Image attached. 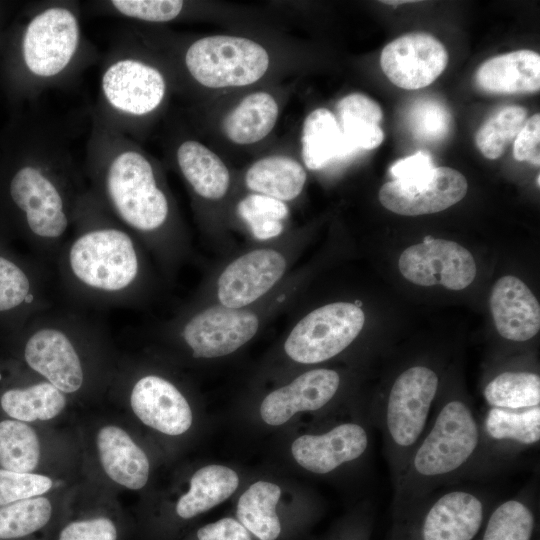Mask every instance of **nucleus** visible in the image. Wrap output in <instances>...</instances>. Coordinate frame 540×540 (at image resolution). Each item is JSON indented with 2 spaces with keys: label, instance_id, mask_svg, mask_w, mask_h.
I'll return each mask as SVG.
<instances>
[{
  "label": "nucleus",
  "instance_id": "nucleus-37",
  "mask_svg": "<svg viewBox=\"0 0 540 540\" xmlns=\"http://www.w3.org/2000/svg\"><path fill=\"white\" fill-rule=\"evenodd\" d=\"M287 205L261 194H251L237 205V213L259 240L274 238L283 231L282 220L288 216Z\"/></svg>",
  "mask_w": 540,
  "mask_h": 540
},
{
  "label": "nucleus",
  "instance_id": "nucleus-47",
  "mask_svg": "<svg viewBox=\"0 0 540 540\" xmlns=\"http://www.w3.org/2000/svg\"><path fill=\"white\" fill-rule=\"evenodd\" d=\"M372 530V521L366 518L362 525L357 526L353 531H349L340 540H369Z\"/></svg>",
  "mask_w": 540,
  "mask_h": 540
},
{
  "label": "nucleus",
  "instance_id": "nucleus-20",
  "mask_svg": "<svg viewBox=\"0 0 540 540\" xmlns=\"http://www.w3.org/2000/svg\"><path fill=\"white\" fill-rule=\"evenodd\" d=\"M368 430L358 422L341 423L317 435L298 437L291 447L296 462L315 474H328L366 454Z\"/></svg>",
  "mask_w": 540,
  "mask_h": 540
},
{
  "label": "nucleus",
  "instance_id": "nucleus-31",
  "mask_svg": "<svg viewBox=\"0 0 540 540\" xmlns=\"http://www.w3.org/2000/svg\"><path fill=\"white\" fill-rule=\"evenodd\" d=\"M280 496L276 484L266 481L252 484L238 500V521L259 540H277L282 532L276 511Z\"/></svg>",
  "mask_w": 540,
  "mask_h": 540
},
{
  "label": "nucleus",
  "instance_id": "nucleus-42",
  "mask_svg": "<svg viewBox=\"0 0 540 540\" xmlns=\"http://www.w3.org/2000/svg\"><path fill=\"white\" fill-rule=\"evenodd\" d=\"M57 540H119V528L104 515L73 519L61 527Z\"/></svg>",
  "mask_w": 540,
  "mask_h": 540
},
{
  "label": "nucleus",
  "instance_id": "nucleus-33",
  "mask_svg": "<svg viewBox=\"0 0 540 540\" xmlns=\"http://www.w3.org/2000/svg\"><path fill=\"white\" fill-rule=\"evenodd\" d=\"M488 407L521 409L540 405V376L530 370H503L482 389Z\"/></svg>",
  "mask_w": 540,
  "mask_h": 540
},
{
  "label": "nucleus",
  "instance_id": "nucleus-18",
  "mask_svg": "<svg viewBox=\"0 0 540 540\" xmlns=\"http://www.w3.org/2000/svg\"><path fill=\"white\" fill-rule=\"evenodd\" d=\"M467 181L457 170L435 167L432 176L414 186H402L395 180L379 190L381 204L399 215L418 216L443 211L458 203L467 193Z\"/></svg>",
  "mask_w": 540,
  "mask_h": 540
},
{
  "label": "nucleus",
  "instance_id": "nucleus-35",
  "mask_svg": "<svg viewBox=\"0 0 540 540\" xmlns=\"http://www.w3.org/2000/svg\"><path fill=\"white\" fill-rule=\"evenodd\" d=\"M54 506L45 496L0 506V540H15L45 529L53 520Z\"/></svg>",
  "mask_w": 540,
  "mask_h": 540
},
{
  "label": "nucleus",
  "instance_id": "nucleus-45",
  "mask_svg": "<svg viewBox=\"0 0 540 540\" xmlns=\"http://www.w3.org/2000/svg\"><path fill=\"white\" fill-rule=\"evenodd\" d=\"M337 114L338 119L355 118L378 125L383 117L378 103L361 93H352L342 98L337 104Z\"/></svg>",
  "mask_w": 540,
  "mask_h": 540
},
{
  "label": "nucleus",
  "instance_id": "nucleus-2",
  "mask_svg": "<svg viewBox=\"0 0 540 540\" xmlns=\"http://www.w3.org/2000/svg\"><path fill=\"white\" fill-rule=\"evenodd\" d=\"M104 327L88 311L61 303L38 313L4 341L31 373L68 396L84 391L96 363L103 364L109 355Z\"/></svg>",
  "mask_w": 540,
  "mask_h": 540
},
{
  "label": "nucleus",
  "instance_id": "nucleus-5",
  "mask_svg": "<svg viewBox=\"0 0 540 540\" xmlns=\"http://www.w3.org/2000/svg\"><path fill=\"white\" fill-rule=\"evenodd\" d=\"M90 177L93 195L136 238L150 237L166 226L168 197L152 163L137 149L126 145L113 149L94 164Z\"/></svg>",
  "mask_w": 540,
  "mask_h": 540
},
{
  "label": "nucleus",
  "instance_id": "nucleus-38",
  "mask_svg": "<svg viewBox=\"0 0 540 540\" xmlns=\"http://www.w3.org/2000/svg\"><path fill=\"white\" fill-rule=\"evenodd\" d=\"M408 123L417 140L435 143L448 135L451 115L447 107L439 100L422 98L410 107Z\"/></svg>",
  "mask_w": 540,
  "mask_h": 540
},
{
  "label": "nucleus",
  "instance_id": "nucleus-16",
  "mask_svg": "<svg viewBox=\"0 0 540 540\" xmlns=\"http://www.w3.org/2000/svg\"><path fill=\"white\" fill-rule=\"evenodd\" d=\"M380 64L394 85L416 90L440 76L448 64V53L431 34L415 32L388 43L381 52Z\"/></svg>",
  "mask_w": 540,
  "mask_h": 540
},
{
  "label": "nucleus",
  "instance_id": "nucleus-43",
  "mask_svg": "<svg viewBox=\"0 0 540 540\" xmlns=\"http://www.w3.org/2000/svg\"><path fill=\"white\" fill-rule=\"evenodd\" d=\"M435 166L431 156L419 151L411 156L400 159L395 162L390 172L402 186H414L428 180L434 170Z\"/></svg>",
  "mask_w": 540,
  "mask_h": 540
},
{
  "label": "nucleus",
  "instance_id": "nucleus-40",
  "mask_svg": "<svg viewBox=\"0 0 540 540\" xmlns=\"http://www.w3.org/2000/svg\"><path fill=\"white\" fill-rule=\"evenodd\" d=\"M110 5L119 14L146 22H168L178 17L184 7L179 0H114Z\"/></svg>",
  "mask_w": 540,
  "mask_h": 540
},
{
  "label": "nucleus",
  "instance_id": "nucleus-25",
  "mask_svg": "<svg viewBox=\"0 0 540 540\" xmlns=\"http://www.w3.org/2000/svg\"><path fill=\"white\" fill-rule=\"evenodd\" d=\"M535 490V486H527L495 503L476 540H532L538 522Z\"/></svg>",
  "mask_w": 540,
  "mask_h": 540
},
{
  "label": "nucleus",
  "instance_id": "nucleus-46",
  "mask_svg": "<svg viewBox=\"0 0 540 540\" xmlns=\"http://www.w3.org/2000/svg\"><path fill=\"white\" fill-rule=\"evenodd\" d=\"M250 532L236 519L222 518L200 527L198 540H252Z\"/></svg>",
  "mask_w": 540,
  "mask_h": 540
},
{
  "label": "nucleus",
  "instance_id": "nucleus-7",
  "mask_svg": "<svg viewBox=\"0 0 540 540\" xmlns=\"http://www.w3.org/2000/svg\"><path fill=\"white\" fill-rule=\"evenodd\" d=\"M494 504L477 486L439 488L391 513L387 540H476Z\"/></svg>",
  "mask_w": 540,
  "mask_h": 540
},
{
  "label": "nucleus",
  "instance_id": "nucleus-41",
  "mask_svg": "<svg viewBox=\"0 0 540 540\" xmlns=\"http://www.w3.org/2000/svg\"><path fill=\"white\" fill-rule=\"evenodd\" d=\"M337 120L343 140L341 160L359 150H372L378 147L384 139V133L378 124L355 118Z\"/></svg>",
  "mask_w": 540,
  "mask_h": 540
},
{
  "label": "nucleus",
  "instance_id": "nucleus-44",
  "mask_svg": "<svg viewBox=\"0 0 540 540\" xmlns=\"http://www.w3.org/2000/svg\"><path fill=\"white\" fill-rule=\"evenodd\" d=\"M540 115L534 114L526 120L516 136L513 155L518 161H529L534 166L540 163Z\"/></svg>",
  "mask_w": 540,
  "mask_h": 540
},
{
  "label": "nucleus",
  "instance_id": "nucleus-34",
  "mask_svg": "<svg viewBox=\"0 0 540 540\" xmlns=\"http://www.w3.org/2000/svg\"><path fill=\"white\" fill-rule=\"evenodd\" d=\"M40 458V439L31 425L11 418L0 421V468L34 472Z\"/></svg>",
  "mask_w": 540,
  "mask_h": 540
},
{
  "label": "nucleus",
  "instance_id": "nucleus-28",
  "mask_svg": "<svg viewBox=\"0 0 540 540\" xmlns=\"http://www.w3.org/2000/svg\"><path fill=\"white\" fill-rule=\"evenodd\" d=\"M238 484L236 472L228 467H202L191 477L188 492L178 499L175 513L182 520L192 519L229 498Z\"/></svg>",
  "mask_w": 540,
  "mask_h": 540
},
{
  "label": "nucleus",
  "instance_id": "nucleus-15",
  "mask_svg": "<svg viewBox=\"0 0 540 540\" xmlns=\"http://www.w3.org/2000/svg\"><path fill=\"white\" fill-rule=\"evenodd\" d=\"M101 93L108 106L117 113L140 117L161 105L166 82L157 68L142 60L125 57L115 60L104 70Z\"/></svg>",
  "mask_w": 540,
  "mask_h": 540
},
{
  "label": "nucleus",
  "instance_id": "nucleus-6",
  "mask_svg": "<svg viewBox=\"0 0 540 540\" xmlns=\"http://www.w3.org/2000/svg\"><path fill=\"white\" fill-rule=\"evenodd\" d=\"M440 391L439 373L430 365L415 363L396 375L373 413L393 486L429 425Z\"/></svg>",
  "mask_w": 540,
  "mask_h": 540
},
{
  "label": "nucleus",
  "instance_id": "nucleus-11",
  "mask_svg": "<svg viewBox=\"0 0 540 540\" xmlns=\"http://www.w3.org/2000/svg\"><path fill=\"white\" fill-rule=\"evenodd\" d=\"M365 323L363 310L353 303L334 302L303 317L287 337L284 349L296 362L316 364L344 351Z\"/></svg>",
  "mask_w": 540,
  "mask_h": 540
},
{
  "label": "nucleus",
  "instance_id": "nucleus-26",
  "mask_svg": "<svg viewBox=\"0 0 540 540\" xmlns=\"http://www.w3.org/2000/svg\"><path fill=\"white\" fill-rule=\"evenodd\" d=\"M67 395L42 378L2 389L0 407L11 419L26 423L49 421L59 416Z\"/></svg>",
  "mask_w": 540,
  "mask_h": 540
},
{
  "label": "nucleus",
  "instance_id": "nucleus-8",
  "mask_svg": "<svg viewBox=\"0 0 540 540\" xmlns=\"http://www.w3.org/2000/svg\"><path fill=\"white\" fill-rule=\"evenodd\" d=\"M53 267L16 249L0 233V339H7L38 313L57 304Z\"/></svg>",
  "mask_w": 540,
  "mask_h": 540
},
{
  "label": "nucleus",
  "instance_id": "nucleus-29",
  "mask_svg": "<svg viewBox=\"0 0 540 540\" xmlns=\"http://www.w3.org/2000/svg\"><path fill=\"white\" fill-rule=\"evenodd\" d=\"M278 118L272 95L256 92L245 97L223 120L226 137L235 144L249 145L264 139Z\"/></svg>",
  "mask_w": 540,
  "mask_h": 540
},
{
  "label": "nucleus",
  "instance_id": "nucleus-12",
  "mask_svg": "<svg viewBox=\"0 0 540 540\" xmlns=\"http://www.w3.org/2000/svg\"><path fill=\"white\" fill-rule=\"evenodd\" d=\"M80 25L68 7L53 5L37 13L22 39V56L28 71L42 79L61 74L76 55Z\"/></svg>",
  "mask_w": 540,
  "mask_h": 540
},
{
  "label": "nucleus",
  "instance_id": "nucleus-49",
  "mask_svg": "<svg viewBox=\"0 0 540 540\" xmlns=\"http://www.w3.org/2000/svg\"><path fill=\"white\" fill-rule=\"evenodd\" d=\"M539 176H540V175L538 174V175H537V185H538V186H539V184H540Z\"/></svg>",
  "mask_w": 540,
  "mask_h": 540
},
{
  "label": "nucleus",
  "instance_id": "nucleus-23",
  "mask_svg": "<svg viewBox=\"0 0 540 540\" xmlns=\"http://www.w3.org/2000/svg\"><path fill=\"white\" fill-rule=\"evenodd\" d=\"M96 450L104 473L113 482L130 490L146 485L148 457L126 430L113 424L101 427L96 435Z\"/></svg>",
  "mask_w": 540,
  "mask_h": 540
},
{
  "label": "nucleus",
  "instance_id": "nucleus-32",
  "mask_svg": "<svg viewBox=\"0 0 540 540\" xmlns=\"http://www.w3.org/2000/svg\"><path fill=\"white\" fill-rule=\"evenodd\" d=\"M301 142L303 161L311 170L321 169L334 159L341 160V129L335 115L326 108H317L306 117Z\"/></svg>",
  "mask_w": 540,
  "mask_h": 540
},
{
  "label": "nucleus",
  "instance_id": "nucleus-27",
  "mask_svg": "<svg viewBox=\"0 0 540 540\" xmlns=\"http://www.w3.org/2000/svg\"><path fill=\"white\" fill-rule=\"evenodd\" d=\"M178 167L194 190L202 198H222L230 183V175L223 161L198 141L187 140L176 152Z\"/></svg>",
  "mask_w": 540,
  "mask_h": 540
},
{
  "label": "nucleus",
  "instance_id": "nucleus-30",
  "mask_svg": "<svg viewBox=\"0 0 540 540\" xmlns=\"http://www.w3.org/2000/svg\"><path fill=\"white\" fill-rule=\"evenodd\" d=\"M306 172L299 162L284 156H270L256 161L247 170L245 183L258 194L290 201L302 191Z\"/></svg>",
  "mask_w": 540,
  "mask_h": 540
},
{
  "label": "nucleus",
  "instance_id": "nucleus-13",
  "mask_svg": "<svg viewBox=\"0 0 540 540\" xmlns=\"http://www.w3.org/2000/svg\"><path fill=\"white\" fill-rule=\"evenodd\" d=\"M403 277L421 286L442 285L450 290L468 287L476 276L472 254L462 245L444 239L426 238L400 255Z\"/></svg>",
  "mask_w": 540,
  "mask_h": 540
},
{
  "label": "nucleus",
  "instance_id": "nucleus-10",
  "mask_svg": "<svg viewBox=\"0 0 540 540\" xmlns=\"http://www.w3.org/2000/svg\"><path fill=\"white\" fill-rule=\"evenodd\" d=\"M480 449L477 480L510 468L540 443V405L507 409L486 407L479 413Z\"/></svg>",
  "mask_w": 540,
  "mask_h": 540
},
{
  "label": "nucleus",
  "instance_id": "nucleus-19",
  "mask_svg": "<svg viewBox=\"0 0 540 540\" xmlns=\"http://www.w3.org/2000/svg\"><path fill=\"white\" fill-rule=\"evenodd\" d=\"M286 269L283 255L272 249H258L230 263L217 282L221 305L243 308L269 291Z\"/></svg>",
  "mask_w": 540,
  "mask_h": 540
},
{
  "label": "nucleus",
  "instance_id": "nucleus-21",
  "mask_svg": "<svg viewBox=\"0 0 540 540\" xmlns=\"http://www.w3.org/2000/svg\"><path fill=\"white\" fill-rule=\"evenodd\" d=\"M340 385L341 377L335 370L307 371L268 394L260 407L261 417L267 424L278 426L298 412L319 410L334 399Z\"/></svg>",
  "mask_w": 540,
  "mask_h": 540
},
{
  "label": "nucleus",
  "instance_id": "nucleus-9",
  "mask_svg": "<svg viewBox=\"0 0 540 540\" xmlns=\"http://www.w3.org/2000/svg\"><path fill=\"white\" fill-rule=\"evenodd\" d=\"M190 75L208 88L240 87L261 79L269 67V55L248 38L214 35L193 42L185 54Z\"/></svg>",
  "mask_w": 540,
  "mask_h": 540
},
{
  "label": "nucleus",
  "instance_id": "nucleus-36",
  "mask_svg": "<svg viewBox=\"0 0 540 540\" xmlns=\"http://www.w3.org/2000/svg\"><path fill=\"white\" fill-rule=\"evenodd\" d=\"M527 120V110L518 105L501 108L478 129L475 142L488 159L499 158Z\"/></svg>",
  "mask_w": 540,
  "mask_h": 540
},
{
  "label": "nucleus",
  "instance_id": "nucleus-1",
  "mask_svg": "<svg viewBox=\"0 0 540 540\" xmlns=\"http://www.w3.org/2000/svg\"><path fill=\"white\" fill-rule=\"evenodd\" d=\"M52 267L62 303L85 311L132 304L144 279L137 238L90 190L79 201L71 233Z\"/></svg>",
  "mask_w": 540,
  "mask_h": 540
},
{
  "label": "nucleus",
  "instance_id": "nucleus-22",
  "mask_svg": "<svg viewBox=\"0 0 540 540\" xmlns=\"http://www.w3.org/2000/svg\"><path fill=\"white\" fill-rule=\"evenodd\" d=\"M489 304L495 328L504 339L525 342L539 332V302L518 277H501L492 288Z\"/></svg>",
  "mask_w": 540,
  "mask_h": 540
},
{
  "label": "nucleus",
  "instance_id": "nucleus-17",
  "mask_svg": "<svg viewBox=\"0 0 540 540\" xmlns=\"http://www.w3.org/2000/svg\"><path fill=\"white\" fill-rule=\"evenodd\" d=\"M135 416L146 426L177 436L192 425V411L181 391L168 379L145 374L135 379L129 391Z\"/></svg>",
  "mask_w": 540,
  "mask_h": 540
},
{
  "label": "nucleus",
  "instance_id": "nucleus-3",
  "mask_svg": "<svg viewBox=\"0 0 540 540\" xmlns=\"http://www.w3.org/2000/svg\"><path fill=\"white\" fill-rule=\"evenodd\" d=\"M479 449V413L463 394H440L425 433L393 486L391 513L439 488L477 480Z\"/></svg>",
  "mask_w": 540,
  "mask_h": 540
},
{
  "label": "nucleus",
  "instance_id": "nucleus-14",
  "mask_svg": "<svg viewBox=\"0 0 540 540\" xmlns=\"http://www.w3.org/2000/svg\"><path fill=\"white\" fill-rule=\"evenodd\" d=\"M259 327L256 314L215 305L191 316L182 326L180 337L194 358L228 355L254 337Z\"/></svg>",
  "mask_w": 540,
  "mask_h": 540
},
{
  "label": "nucleus",
  "instance_id": "nucleus-24",
  "mask_svg": "<svg viewBox=\"0 0 540 540\" xmlns=\"http://www.w3.org/2000/svg\"><path fill=\"white\" fill-rule=\"evenodd\" d=\"M477 86L491 94L535 92L540 88V55L532 50H517L498 55L480 65Z\"/></svg>",
  "mask_w": 540,
  "mask_h": 540
},
{
  "label": "nucleus",
  "instance_id": "nucleus-39",
  "mask_svg": "<svg viewBox=\"0 0 540 540\" xmlns=\"http://www.w3.org/2000/svg\"><path fill=\"white\" fill-rule=\"evenodd\" d=\"M52 487L53 480L46 475L0 468V506L43 496Z\"/></svg>",
  "mask_w": 540,
  "mask_h": 540
},
{
  "label": "nucleus",
  "instance_id": "nucleus-4",
  "mask_svg": "<svg viewBox=\"0 0 540 540\" xmlns=\"http://www.w3.org/2000/svg\"><path fill=\"white\" fill-rule=\"evenodd\" d=\"M85 191L62 168L47 162L24 164L3 187L9 219L0 233L10 241L18 240L29 254L53 266L71 233Z\"/></svg>",
  "mask_w": 540,
  "mask_h": 540
},
{
  "label": "nucleus",
  "instance_id": "nucleus-48",
  "mask_svg": "<svg viewBox=\"0 0 540 540\" xmlns=\"http://www.w3.org/2000/svg\"><path fill=\"white\" fill-rule=\"evenodd\" d=\"M411 2H415V1H409V0H405V1H382V3L389 4V5H399V4L411 3Z\"/></svg>",
  "mask_w": 540,
  "mask_h": 540
}]
</instances>
